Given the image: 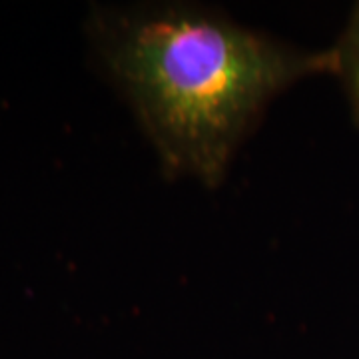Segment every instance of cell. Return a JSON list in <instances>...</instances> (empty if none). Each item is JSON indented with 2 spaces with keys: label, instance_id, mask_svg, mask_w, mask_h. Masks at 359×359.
Wrapping results in <instances>:
<instances>
[{
  "label": "cell",
  "instance_id": "obj_1",
  "mask_svg": "<svg viewBox=\"0 0 359 359\" xmlns=\"http://www.w3.org/2000/svg\"><path fill=\"white\" fill-rule=\"evenodd\" d=\"M94 60L128 102L168 178L219 186L273 98L334 74V52L306 50L198 4L90 8Z\"/></svg>",
  "mask_w": 359,
  "mask_h": 359
},
{
  "label": "cell",
  "instance_id": "obj_2",
  "mask_svg": "<svg viewBox=\"0 0 359 359\" xmlns=\"http://www.w3.org/2000/svg\"><path fill=\"white\" fill-rule=\"evenodd\" d=\"M334 74L339 76L351 108V118L359 126V2L351 11L341 36L334 48Z\"/></svg>",
  "mask_w": 359,
  "mask_h": 359
}]
</instances>
